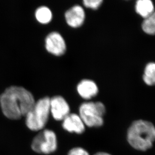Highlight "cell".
Masks as SVG:
<instances>
[{
  "mask_svg": "<svg viewBox=\"0 0 155 155\" xmlns=\"http://www.w3.org/2000/svg\"><path fill=\"white\" fill-rule=\"evenodd\" d=\"M35 102L31 93L22 87H10L0 95L2 111L6 117L12 120L25 116Z\"/></svg>",
  "mask_w": 155,
  "mask_h": 155,
  "instance_id": "6da1fadb",
  "label": "cell"
},
{
  "mask_svg": "<svg viewBox=\"0 0 155 155\" xmlns=\"http://www.w3.org/2000/svg\"><path fill=\"white\" fill-rule=\"evenodd\" d=\"M127 137L130 145L134 149L147 151L155 141V126L148 121H136L128 129Z\"/></svg>",
  "mask_w": 155,
  "mask_h": 155,
  "instance_id": "7a4b0ae2",
  "label": "cell"
},
{
  "mask_svg": "<svg viewBox=\"0 0 155 155\" xmlns=\"http://www.w3.org/2000/svg\"><path fill=\"white\" fill-rule=\"evenodd\" d=\"M50 114V98L40 99L26 115V126L32 131L41 130L47 124Z\"/></svg>",
  "mask_w": 155,
  "mask_h": 155,
  "instance_id": "3957f363",
  "label": "cell"
},
{
  "mask_svg": "<svg viewBox=\"0 0 155 155\" xmlns=\"http://www.w3.org/2000/svg\"><path fill=\"white\" fill-rule=\"evenodd\" d=\"M105 112V106L101 102H86L79 107V116L85 125L90 127H101Z\"/></svg>",
  "mask_w": 155,
  "mask_h": 155,
  "instance_id": "277c9868",
  "label": "cell"
},
{
  "mask_svg": "<svg viewBox=\"0 0 155 155\" xmlns=\"http://www.w3.org/2000/svg\"><path fill=\"white\" fill-rule=\"evenodd\" d=\"M58 146L57 137L51 130L45 129L40 131L33 139L32 149L38 153L48 154L54 152Z\"/></svg>",
  "mask_w": 155,
  "mask_h": 155,
  "instance_id": "5b68a950",
  "label": "cell"
},
{
  "mask_svg": "<svg viewBox=\"0 0 155 155\" xmlns=\"http://www.w3.org/2000/svg\"><path fill=\"white\" fill-rule=\"evenodd\" d=\"M45 47L48 52L58 57L63 55L67 48L64 38L58 32H52L48 35L45 39Z\"/></svg>",
  "mask_w": 155,
  "mask_h": 155,
  "instance_id": "8992f818",
  "label": "cell"
},
{
  "mask_svg": "<svg viewBox=\"0 0 155 155\" xmlns=\"http://www.w3.org/2000/svg\"><path fill=\"white\" fill-rule=\"evenodd\" d=\"M70 111L69 104L63 97L55 96L50 98V112L56 120H63Z\"/></svg>",
  "mask_w": 155,
  "mask_h": 155,
  "instance_id": "52a82bcc",
  "label": "cell"
},
{
  "mask_svg": "<svg viewBox=\"0 0 155 155\" xmlns=\"http://www.w3.org/2000/svg\"><path fill=\"white\" fill-rule=\"evenodd\" d=\"M64 17L66 22L70 27L77 28L83 24L86 14L83 8L76 5L66 11Z\"/></svg>",
  "mask_w": 155,
  "mask_h": 155,
  "instance_id": "ba28073f",
  "label": "cell"
},
{
  "mask_svg": "<svg viewBox=\"0 0 155 155\" xmlns=\"http://www.w3.org/2000/svg\"><path fill=\"white\" fill-rule=\"evenodd\" d=\"M63 127L70 133L82 134L85 131V125L80 116L75 114H70L63 120Z\"/></svg>",
  "mask_w": 155,
  "mask_h": 155,
  "instance_id": "9c48e42d",
  "label": "cell"
},
{
  "mask_svg": "<svg viewBox=\"0 0 155 155\" xmlns=\"http://www.w3.org/2000/svg\"><path fill=\"white\" fill-rule=\"evenodd\" d=\"M77 91L79 95L84 99L89 100L97 95L98 88L96 84L88 79L81 81L77 86Z\"/></svg>",
  "mask_w": 155,
  "mask_h": 155,
  "instance_id": "30bf717a",
  "label": "cell"
},
{
  "mask_svg": "<svg viewBox=\"0 0 155 155\" xmlns=\"http://www.w3.org/2000/svg\"><path fill=\"white\" fill-rule=\"evenodd\" d=\"M135 10L137 13L144 19L150 16L155 12L154 4L151 0H137Z\"/></svg>",
  "mask_w": 155,
  "mask_h": 155,
  "instance_id": "8fae6325",
  "label": "cell"
},
{
  "mask_svg": "<svg viewBox=\"0 0 155 155\" xmlns=\"http://www.w3.org/2000/svg\"><path fill=\"white\" fill-rule=\"evenodd\" d=\"M35 17L40 24H48L52 19V12L48 7L41 6L35 11Z\"/></svg>",
  "mask_w": 155,
  "mask_h": 155,
  "instance_id": "7c38bea8",
  "label": "cell"
},
{
  "mask_svg": "<svg viewBox=\"0 0 155 155\" xmlns=\"http://www.w3.org/2000/svg\"><path fill=\"white\" fill-rule=\"evenodd\" d=\"M143 81L147 85H155V63H149L145 68L143 75Z\"/></svg>",
  "mask_w": 155,
  "mask_h": 155,
  "instance_id": "4fadbf2b",
  "label": "cell"
},
{
  "mask_svg": "<svg viewBox=\"0 0 155 155\" xmlns=\"http://www.w3.org/2000/svg\"><path fill=\"white\" fill-rule=\"evenodd\" d=\"M142 27L143 31L147 34L155 35V12L145 19Z\"/></svg>",
  "mask_w": 155,
  "mask_h": 155,
  "instance_id": "5bb4252c",
  "label": "cell"
},
{
  "mask_svg": "<svg viewBox=\"0 0 155 155\" xmlns=\"http://www.w3.org/2000/svg\"><path fill=\"white\" fill-rule=\"evenodd\" d=\"M85 7L92 10H97L103 3V0H82Z\"/></svg>",
  "mask_w": 155,
  "mask_h": 155,
  "instance_id": "9a60e30c",
  "label": "cell"
},
{
  "mask_svg": "<svg viewBox=\"0 0 155 155\" xmlns=\"http://www.w3.org/2000/svg\"><path fill=\"white\" fill-rule=\"evenodd\" d=\"M68 155H90L88 152L80 147H76L71 150Z\"/></svg>",
  "mask_w": 155,
  "mask_h": 155,
  "instance_id": "2e32d148",
  "label": "cell"
},
{
  "mask_svg": "<svg viewBox=\"0 0 155 155\" xmlns=\"http://www.w3.org/2000/svg\"><path fill=\"white\" fill-rule=\"evenodd\" d=\"M94 155H111L110 154L106 153L105 152H99L97 153L96 154H95Z\"/></svg>",
  "mask_w": 155,
  "mask_h": 155,
  "instance_id": "e0dca14e",
  "label": "cell"
}]
</instances>
